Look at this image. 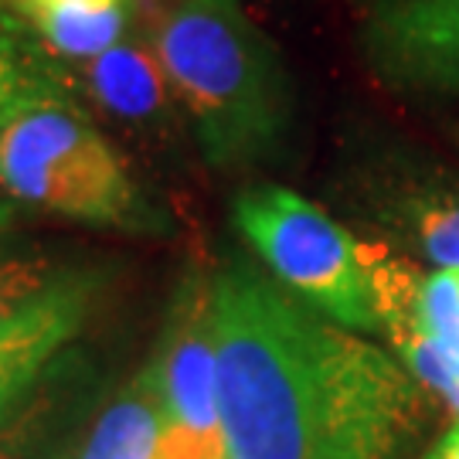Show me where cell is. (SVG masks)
Here are the masks:
<instances>
[{"instance_id": "cell-1", "label": "cell", "mask_w": 459, "mask_h": 459, "mask_svg": "<svg viewBox=\"0 0 459 459\" xmlns=\"http://www.w3.org/2000/svg\"><path fill=\"white\" fill-rule=\"evenodd\" d=\"M218 415L229 459H392L422 419L405 364L248 263L212 276Z\"/></svg>"}, {"instance_id": "cell-2", "label": "cell", "mask_w": 459, "mask_h": 459, "mask_svg": "<svg viewBox=\"0 0 459 459\" xmlns=\"http://www.w3.org/2000/svg\"><path fill=\"white\" fill-rule=\"evenodd\" d=\"M136 21L208 164L242 170L279 157L293 130V85L238 0H140Z\"/></svg>"}, {"instance_id": "cell-3", "label": "cell", "mask_w": 459, "mask_h": 459, "mask_svg": "<svg viewBox=\"0 0 459 459\" xmlns=\"http://www.w3.org/2000/svg\"><path fill=\"white\" fill-rule=\"evenodd\" d=\"M0 187L92 229L167 231L164 212L133 181L72 89L34 96L0 116Z\"/></svg>"}, {"instance_id": "cell-4", "label": "cell", "mask_w": 459, "mask_h": 459, "mask_svg": "<svg viewBox=\"0 0 459 459\" xmlns=\"http://www.w3.org/2000/svg\"><path fill=\"white\" fill-rule=\"evenodd\" d=\"M231 218L286 293L344 330L377 327L361 242L313 201L259 184L235 197Z\"/></svg>"}, {"instance_id": "cell-5", "label": "cell", "mask_w": 459, "mask_h": 459, "mask_svg": "<svg viewBox=\"0 0 459 459\" xmlns=\"http://www.w3.org/2000/svg\"><path fill=\"white\" fill-rule=\"evenodd\" d=\"M96 279L0 252V409H14L82 327Z\"/></svg>"}, {"instance_id": "cell-6", "label": "cell", "mask_w": 459, "mask_h": 459, "mask_svg": "<svg viewBox=\"0 0 459 459\" xmlns=\"http://www.w3.org/2000/svg\"><path fill=\"white\" fill-rule=\"evenodd\" d=\"M157 375L167 405L164 439L197 453H225L221 415H218V358H214V307L212 276L191 273L170 307Z\"/></svg>"}, {"instance_id": "cell-7", "label": "cell", "mask_w": 459, "mask_h": 459, "mask_svg": "<svg viewBox=\"0 0 459 459\" xmlns=\"http://www.w3.org/2000/svg\"><path fill=\"white\" fill-rule=\"evenodd\" d=\"M361 45L398 92H459V0H375Z\"/></svg>"}, {"instance_id": "cell-8", "label": "cell", "mask_w": 459, "mask_h": 459, "mask_svg": "<svg viewBox=\"0 0 459 459\" xmlns=\"http://www.w3.org/2000/svg\"><path fill=\"white\" fill-rule=\"evenodd\" d=\"M375 212L398 229L439 269H459V184L443 170L415 164H385L368 178Z\"/></svg>"}, {"instance_id": "cell-9", "label": "cell", "mask_w": 459, "mask_h": 459, "mask_svg": "<svg viewBox=\"0 0 459 459\" xmlns=\"http://www.w3.org/2000/svg\"><path fill=\"white\" fill-rule=\"evenodd\" d=\"M72 79L102 113L126 123L130 130H147L160 136L178 119L181 102L174 96V85L167 79L157 51L150 48L143 34L140 38L130 34L109 51L79 62Z\"/></svg>"}, {"instance_id": "cell-10", "label": "cell", "mask_w": 459, "mask_h": 459, "mask_svg": "<svg viewBox=\"0 0 459 459\" xmlns=\"http://www.w3.org/2000/svg\"><path fill=\"white\" fill-rule=\"evenodd\" d=\"M38 41L68 62H89L130 38L140 0H11Z\"/></svg>"}, {"instance_id": "cell-11", "label": "cell", "mask_w": 459, "mask_h": 459, "mask_svg": "<svg viewBox=\"0 0 459 459\" xmlns=\"http://www.w3.org/2000/svg\"><path fill=\"white\" fill-rule=\"evenodd\" d=\"M167 432V405L157 364L150 361L99 411L75 459H157Z\"/></svg>"}, {"instance_id": "cell-12", "label": "cell", "mask_w": 459, "mask_h": 459, "mask_svg": "<svg viewBox=\"0 0 459 459\" xmlns=\"http://www.w3.org/2000/svg\"><path fill=\"white\" fill-rule=\"evenodd\" d=\"M72 75L62 72L38 34L24 24L11 0H0V116L34 96L72 89Z\"/></svg>"}, {"instance_id": "cell-13", "label": "cell", "mask_w": 459, "mask_h": 459, "mask_svg": "<svg viewBox=\"0 0 459 459\" xmlns=\"http://www.w3.org/2000/svg\"><path fill=\"white\" fill-rule=\"evenodd\" d=\"M415 310L429 341H436L459 364V269L422 273Z\"/></svg>"}, {"instance_id": "cell-14", "label": "cell", "mask_w": 459, "mask_h": 459, "mask_svg": "<svg viewBox=\"0 0 459 459\" xmlns=\"http://www.w3.org/2000/svg\"><path fill=\"white\" fill-rule=\"evenodd\" d=\"M422 459H459V422L449 432H446L439 443L429 449Z\"/></svg>"}, {"instance_id": "cell-15", "label": "cell", "mask_w": 459, "mask_h": 459, "mask_svg": "<svg viewBox=\"0 0 459 459\" xmlns=\"http://www.w3.org/2000/svg\"><path fill=\"white\" fill-rule=\"evenodd\" d=\"M0 459H24V436L17 429L0 432Z\"/></svg>"}, {"instance_id": "cell-16", "label": "cell", "mask_w": 459, "mask_h": 459, "mask_svg": "<svg viewBox=\"0 0 459 459\" xmlns=\"http://www.w3.org/2000/svg\"><path fill=\"white\" fill-rule=\"evenodd\" d=\"M7 218H11V204L0 197V225H7Z\"/></svg>"}]
</instances>
